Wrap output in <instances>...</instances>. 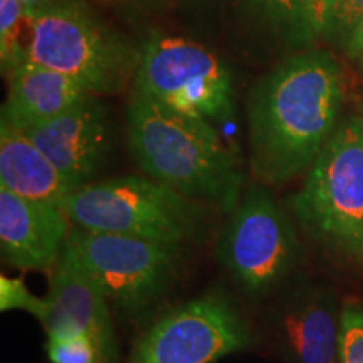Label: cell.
<instances>
[{
  "label": "cell",
  "instance_id": "cell-1",
  "mask_svg": "<svg viewBox=\"0 0 363 363\" xmlns=\"http://www.w3.org/2000/svg\"><path fill=\"white\" fill-rule=\"evenodd\" d=\"M342 72L325 51L294 52L254 84L247 98L249 160L261 184L310 170L340 123Z\"/></svg>",
  "mask_w": 363,
  "mask_h": 363
},
{
  "label": "cell",
  "instance_id": "cell-2",
  "mask_svg": "<svg viewBox=\"0 0 363 363\" xmlns=\"http://www.w3.org/2000/svg\"><path fill=\"white\" fill-rule=\"evenodd\" d=\"M126 135L136 165L150 179L227 214L238 207L242 170L212 123L131 93Z\"/></svg>",
  "mask_w": 363,
  "mask_h": 363
},
{
  "label": "cell",
  "instance_id": "cell-3",
  "mask_svg": "<svg viewBox=\"0 0 363 363\" xmlns=\"http://www.w3.org/2000/svg\"><path fill=\"white\" fill-rule=\"evenodd\" d=\"M26 62L62 72L91 94H113L135 79L140 48L83 0H43L29 6Z\"/></svg>",
  "mask_w": 363,
  "mask_h": 363
},
{
  "label": "cell",
  "instance_id": "cell-4",
  "mask_svg": "<svg viewBox=\"0 0 363 363\" xmlns=\"http://www.w3.org/2000/svg\"><path fill=\"white\" fill-rule=\"evenodd\" d=\"M65 212L76 227L177 244L201 233L203 207L160 182L116 177L74 190Z\"/></svg>",
  "mask_w": 363,
  "mask_h": 363
},
{
  "label": "cell",
  "instance_id": "cell-5",
  "mask_svg": "<svg viewBox=\"0 0 363 363\" xmlns=\"http://www.w3.org/2000/svg\"><path fill=\"white\" fill-rule=\"evenodd\" d=\"M294 214L306 233L326 247L363 257V123L340 121L293 195Z\"/></svg>",
  "mask_w": 363,
  "mask_h": 363
},
{
  "label": "cell",
  "instance_id": "cell-6",
  "mask_svg": "<svg viewBox=\"0 0 363 363\" xmlns=\"http://www.w3.org/2000/svg\"><path fill=\"white\" fill-rule=\"evenodd\" d=\"M133 93L184 115L229 121L235 113L230 67L201 43L169 34H150L140 45Z\"/></svg>",
  "mask_w": 363,
  "mask_h": 363
},
{
  "label": "cell",
  "instance_id": "cell-7",
  "mask_svg": "<svg viewBox=\"0 0 363 363\" xmlns=\"http://www.w3.org/2000/svg\"><path fill=\"white\" fill-rule=\"evenodd\" d=\"M216 251L235 283L254 298L279 288L299 259L291 222L262 187L242 194L222 227Z\"/></svg>",
  "mask_w": 363,
  "mask_h": 363
},
{
  "label": "cell",
  "instance_id": "cell-8",
  "mask_svg": "<svg viewBox=\"0 0 363 363\" xmlns=\"http://www.w3.org/2000/svg\"><path fill=\"white\" fill-rule=\"evenodd\" d=\"M67 244L84 262L111 308L125 316L148 310L174 281L180 246L72 227Z\"/></svg>",
  "mask_w": 363,
  "mask_h": 363
},
{
  "label": "cell",
  "instance_id": "cell-9",
  "mask_svg": "<svg viewBox=\"0 0 363 363\" xmlns=\"http://www.w3.org/2000/svg\"><path fill=\"white\" fill-rule=\"evenodd\" d=\"M249 342L233 303L207 294L162 316L136 343L128 363H212L244 350Z\"/></svg>",
  "mask_w": 363,
  "mask_h": 363
},
{
  "label": "cell",
  "instance_id": "cell-10",
  "mask_svg": "<svg viewBox=\"0 0 363 363\" xmlns=\"http://www.w3.org/2000/svg\"><path fill=\"white\" fill-rule=\"evenodd\" d=\"M48 299L49 311L43 320L48 338L88 337L101 348L108 363H116L111 305L67 240L57 264L51 269Z\"/></svg>",
  "mask_w": 363,
  "mask_h": 363
},
{
  "label": "cell",
  "instance_id": "cell-11",
  "mask_svg": "<svg viewBox=\"0 0 363 363\" xmlns=\"http://www.w3.org/2000/svg\"><path fill=\"white\" fill-rule=\"evenodd\" d=\"M27 135L74 190L91 184L110 148L108 113L94 94Z\"/></svg>",
  "mask_w": 363,
  "mask_h": 363
},
{
  "label": "cell",
  "instance_id": "cell-12",
  "mask_svg": "<svg viewBox=\"0 0 363 363\" xmlns=\"http://www.w3.org/2000/svg\"><path fill=\"white\" fill-rule=\"evenodd\" d=\"M61 207L29 201L0 187V247L9 264L48 271L57 264L71 233Z\"/></svg>",
  "mask_w": 363,
  "mask_h": 363
},
{
  "label": "cell",
  "instance_id": "cell-13",
  "mask_svg": "<svg viewBox=\"0 0 363 363\" xmlns=\"http://www.w3.org/2000/svg\"><path fill=\"white\" fill-rule=\"evenodd\" d=\"M340 315L335 298L321 288L288 294L272 318V337L284 363H337Z\"/></svg>",
  "mask_w": 363,
  "mask_h": 363
},
{
  "label": "cell",
  "instance_id": "cell-14",
  "mask_svg": "<svg viewBox=\"0 0 363 363\" xmlns=\"http://www.w3.org/2000/svg\"><path fill=\"white\" fill-rule=\"evenodd\" d=\"M7 79L0 121L24 133L62 115L91 94L76 79L35 62H24Z\"/></svg>",
  "mask_w": 363,
  "mask_h": 363
},
{
  "label": "cell",
  "instance_id": "cell-15",
  "mask_svg": "<svg viewBox=\"0 0 363 363\" xmlns=\"http://www.w3.org/2000/svg\"><path fill=\"white\" fill-rule=\"evenodd\" d=\"M0 187L65 211L74 189L29 135L0 121Z\"/></svg>",
  "mask_w": 363,
  "mask_h": 363
},
{
  "label": "cell",
  "instance_id": "cell-16",
  "mask_svg": "<svg viewBox=\"0 0 363 363\" xmlns=\"http://www.w3.org/2000/svg\"><path fill=\"white\" fill-rule=\"evenodd\" d=\"M235 26L257 45L303 52L318 39L306 0H225Z\"/></svg>",
  "mask_w": 363,
  "mask_h": 363
},
{
  "label": "cell",
  "instance_id": "cell-17",
  "mask_svg": "<svg viewBox=\"0 0 363 363\" xmlns=\"http://www.w3.org/2000/svg\"><path fill=\"white\" fill-rule=\"evenodd\" d=\"M29 6L22 0H0V65L6 78L26 62Z\"/></svg>",
  "mask_w": 363,
  "mask_h": 363
},
{
  "label": "cell",
  "instance_id": "cell-18",
  "mask_svg": "<svg viewBox=\"0 0 363 363\" xmlns=\"http://www.w3.org/2000/svg\"><path fill=\"white\" fill-rule=\"evenodd\" d=\"M338 363H363V308L348 303L340 315Z\"/></svg>",
  "mask_w": 363,
  "mask_h": 363
},
{
  "label": "cell",
  "instance_id": "cell-19",
  "mask_svg": "<svg viewBox=\"0 0 363 363\" xmlns=\"http://www.w3.org/2000/svg\"><path fill=\"white\" fill-rule=\"evenodd\" d=\"M45 348L52 363H108L101 348L88 337L48 338Z\"/></svg>",
  "mask_w": 363,
  "mask_h": 363
},
{
  "label": "cell",
  "instance_id": "cell-20",
  "mask_svg": "<svg viewBox=\"0 0 363 363\" xmlns=\"http://www.w3.org/2000/svg\"><path fill=\"white\" fill-rule=\"evenodd\" d=\"M0 310L27 311L43 323V320L49 311V299L34 296L27 289L24 279L0 276Z\"/></svg>",
  "mask_w": 363,
  "mask_h": 363
},
{
  "label": "cell",
  "instance_id": "cell-21",
  "mask_svg": "<svg viewBox=\"0 0 363 363\" xmlns=\"http://www.w3.org/2000/svg\"><path fill=\"white\" fill-rule=\"evenodd\" d=\"M363 19V0H335L326 38L342 39L347 44L358 22Z\"/></svg>",
  "mask_w": 363,
  "mask_h": 363
},
{
  "label": "cell",
  "instance_id": "cell-22",
  "mask_svg": "<svg viewBox=\"0 0 363 363\" xmlns=\"http://www.w3.org/2000/svg\"><path fill=\"white\" fill-rule=\"evenodd\" d=\"M104 2L140 13H157L174 11V9L184 6H192V4H199L202 0H104Z\"/></svg>",
  "mask_w": 363,
  "mask_h": 363
},
{
  "label": "cell",
  "instance_id": "cell-23",
  "mask_svg": "<svg viewBox=\"0 0 363 363\" xmlns=\"http://www.w3.org/2000/svg\"><path fill=\"white\" fill-rule=\"evenodd\" d=\"M335 0H306L308 12H310L313 27H315L318 39L326 38L331 22Z\"/></svg>",
  "mask_w": 363,
  "mask_h": 363
},
{
  "label": "cell",
  "instance_id": "cell-24",
  "mask_svg": "<svg viewBox=\"0 0 363 363\" xmlns=\"http://www.w3.org/2000/svg\"><path fill=\"white\" fill-rule=\"evenodd\" d=\"M345 48H347L348 56L355 59L363 69V19L358 22V26L355 27V30H353L350 38H348Z\"/></svg>",
  "mask_w": 363,
  "mask_h": 363
},
{
  "label": "cell",
  "instance_id": "cell-25",
  "mask_svg": "<svg viewBox=\"0 0 363 363\" xmlns=\"http://www.w3.org/2000/svg\"><path fill=\"white\" fill-rule=\"evenodd\" d=\"M22 2H26V4H38V2H43V0H22Z\"/></svg>",
  "mask_w": 363,
  "mask_h": 363
},
{
  "label": "cell",
  "instance_id": "cell-26",
  "mask_svg": "<svg viewBox=\"0 0 363 363\" xmlns=\"http://www.w3.org/2000/svg\"><path fill=\"white\" fill-rule=\"evenodd\" d=\"M358 116H360V120H362V123H363V103H362V106H360V113H358Z\"/></svg>",
  "mask_w": 363,
  "mask_h": 363
}]
</instances>
